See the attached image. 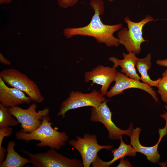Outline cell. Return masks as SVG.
Here are the masks:
<instances>
[{
	"label": "cell",
	"instance_id": "24",
	"mask_svg": "<svg viewBox=\"0 0 167 167\" xmlns=\"http://www.w3.org/2000/svg\"><path fill=\"white\" fill-rule=\"evenodd\" d=\"M0 62L5 65H9L11 64V62L5 58L1 53H0Z\"/></svg>",
	"mask_w": 167,
	"mask_h": 167
},
{
	"label": "cell",
	"instance_id": "1",
	"mask_svg": "<svg viewBox=\"0 0 167 167\" xmlns=\"http://www.w3.org/2000/svg\"><path fill=\"white\" fill-rule=\"evenodd\" d=\"M90 5L94 11L90 23L87 25L79 28H67L63 31L67 39L75 36L81 35L93 37L99 43H103L110 47H117L120 44L118 38L115 37L114 32L121 29V23L108 25L104 24L100 16L104 13V3L102 0H90Z\"/></svg>",
	"mask_w": 167,
	"mask_h": 167
},
{
	"label": "cell",
	"instance_id": "16",
	"mask_svg": "<svg viewBox=\"0 0 167 167\" xmlns=\"http://www.w3.org/2000/svg\"><path fill=\"white\" fill-rule=\"evenodd\" d=\"M15 144L14 141L9 142L6 149V156L0 164V167H22L30 163L29 159L22 156L15 151Z\"/></svg>",
	"mask_w": 167,
	"mask_h": 167
},
{
	"label": "cell",
	"instance_id": "21",
	"mask_svg": "<svg viewBox=\"0 0 167 167\" xmlns=\"http://www.w3.org/2000/svg\"><path fill=\"white\" fill-rule=\"evenodd\" d=\"M58 4L60 7L67 8L75 5L79 0H57Z\"/></svg>",
	"mask_w": 167,
	"mask_h": 167
},
{
	"label": "cell",
	"instance_id": "17",
	"mask_svg": "<svg viewBox=\"0 0 167 167\" xmlns=\"http://www.w3.org/2000/svg\"><path fill=\"white\" fill-rule=\"evenodd\" d=\"M151 54L149 53L144 58H138L135 65L139 72L141 75L140 80L150 87H157L160 78L156 80H152L148 73V71L151 67Z\"/></svg>",
	"mask_w": 167,
	"mask_h": 167
},
{
	"label": "cell",
	"instance_id": "6",
	"mask_svg": "<svg viewBox=\"0 0 167 167\" xmlns=\"http://www.w3.org/2000/svg\"><path fill=\"white\" fill-rule=\"evenodd\" d=\"M37 105L34 102L27 109L18 106L9 108L10 113L21 124V131L24 133L32 132L40 126L43 117L49 115L48 108H45L37 112Z\"/></svg>",
	"mask_w": 167,
	"mask_h": 167
},
{
	"label": "cell",
	"instance_id": "22",
	"mask_svg": "<svg viewBox=\"0 0 167 167\" xmlns=\"http://www.w3.org/2000/svg\"><path fill=\"white\" fill-rule=\"evenodd\" d=\"M120 162L117 167H131L132 165L130 161L121 158L119 159Z\"/></svg>",
	"mask_w": 167,
	"mask_h": 167
},
{
	"label": "cell",
	"instance_id": "19",
	"mask_svg": "<svg viewBox=\"0 0 167 167\" xmlns=\"http://www.w3.org/2000/svg\"><path fill=\"white\" fill-rule=\"evenodd\" d=\"M162 76L157 87V92L160 95L162 101L166 102L167 101V69L162 73Z\"/></svg>",
	"mask_w": 167,
	"mask_h": 167
},
{
	"label": "cell",
	"instance_id": "23",
	"mask_svg": "<svg viewBox=\"0 0 167 167\" xmlns=\"http://www.w3.org/2000/svg\"><path fill=\"white\" fill-rule=\"evenodd\" d=\"M159 141H161L162 138L167 134V121H166V124L164 127L159 129Z\"/></svg>",
	"mask_w": 167,
	"mask_h": 167
},
{
	"label": "cell",
	"instance_id": "28",
	"mask_svg": "<svg viewBox=\"0 0 167 167\" xmlns=\"http://www.w3.org/2000/svg\"><path fill=\"white\" fill-rule=\"evenodd\" d=\"M114 0H109V1L110 2H112Z\"/></svg>",
	"mask_w": 167,
	"mask_h": 167
},
{
	"label": "cell",
	"instance_id": "11",
	"mask_svg": "<svg viewBox=\"0 0 167 167\" xmlns=\"http://www.w3.org/2000/svg\"><path fill=\"white\" fill-rule=\"evenodd\" d=\"M117 71L115 68L101 65L97 66L91 71H85L84 81H92L91 86L94 84L101 86L100 90L103 96L106 95L111 83L114 81Z\"/></svg>",
	"mask_w": 167,
	"mask_h": 167
},
{
	"label": "cell",
	"instance_id": "10",
	"mask_svg": "<svg viewBox=\"0 0 167 167\" xmlns=\"http://www.w3.org/2000/svg\"><path fill=\"white\" fill-rule=\"evenodd\" d=\"M114 85L108 91L106 95L108 98L122 94L125 90L130 88L139 89L149 94L156 102H159L156 92L147 84L126 76L119 72H117Z\"/></svg>",
	"mask_w": 167,
	"mask_h": 167
},
{
	"label": "cell",
	"instance_id": "2",
	"mask_svg": "<svg viewBox=\"0 0 167 167\" xmlns=\"http://www.w3.org/2000/svg\"><path fill=\"white\" fill-rule=\"evenodd\" d=\"M48 115L43 117L42 123L36 130L31 133L18 131L15 134L17 139L28 142L31 140L40 141L36 146L39 147L48 146L58 150L65 145L69 137L65 132H59L54 129L49 122Z\"/></svg>",
	"mask_w": 167,
	"mask_h": 167
},
{
	"label": "cell",
	"instance_id": "5",
	"mask_svg": "<svg viewBox=\"0 0 167 167\" xmlns=\"http://www.w3.org/2000/svg\"><path fill=\"white\" fill-rule=\"evenodd\" d=\"M105 100L100 91L95 89L88 93L72 91L69 93V97L61 103L57 115L63 118L66 112L71 109L88 106L97 108Z\"/></svg>",
	"mask_w": 167,
	"mask_h": 167
},
{
	"label": "cell",
	"instance_id": "20",
	"mask_svg": "<svg viewBox=\"0 0 167 167\" xmlns=\"http://www.w3.org/2000/svg\"><path fill=\"white\" fill-rule=\"evenodd\" d=\"M12 129L9 127H0V157L4 158L5 157L6 150L2 146V144L4 138L5 137H8L11 135Z\"/></svg>",
	"mask_w": 167,
	"mask_h": 167
},
{
	"label": "cell",
	"instance_id": "7",
	"mask_svg": "<svg viewBox=\"0 0 167 167\" xmlns=\"http://www.w3.org/2000/svg\"><path fill=\"white\" fill-rule=\"evenodd\" d=\"M76 140L72 139L69 144L75 148L80 153L84 167H89L95 160L98 152L102 149L110 150L113 146L102 145L98 143L96 135L86 133L83 137H76Z\"/></svg>",
	"mask_w": 167,
	"mask_h": 167
},
{
	"label": "cell",
	"instance_id": "3",
	"mask_svg": "<svg viewBox=\"0 0 167 167\" xmlns=\"http://www.w3.org/2000/svg\"><path fill=\"white\" fill-rule=\"evenodd\" d=\"M155 20L149 15L138 22L131 21L128 17H125L124 21L127 24L128 29L123 28L119 31L118 36L120 44L123 45L128 52H132L135 54H139L142 43L148 42L142 36L143 28L148 22Z\"/></svg>",
	"mask_w": 167,
	"mask_h": 167
},
{
	"label": "cell",
	"instance_id": "27",
	"mask_svg": "<svg viewBox=\"0 0 167 167\" xmlns=\"http://www.w3.org/2000/svg\"><path fill=\"white\" fill-rule=\"evenodd\" d=\"M13 0H0V4L1 5L8 4L11 3Z\"/></svg>",
	"mask_w": 167,
	"mask_h": 167
},
{
	"label": "cell",
	"instance_id": "26",
	"mask_svg": "<svg viewBox=\"0 0 167 167\" xmlns=\"http://www.w3.org/2000/svg\"><path fill=\"white\" fill-rule=\"evenodd\" d=\"M165 107L167 110V105H165ZM160 117L164 119L165 121H167V113L164 111V113L161 114Z\"/></svg>",
	"mask_w": 167,
	"mask_h": 167
},
{
	"label": "cell",
	"instance_id": "12",
	"mask_svg": "<svg viewBox=\"0 0 167 167\" xmlns=\"http://www.w3.org/2000/svg\"><path fill=\"white\" fill-rule=\"evenodd\" d=\"M6 84L0 77V101L2 105L9 108L31 102V98L24 92L16 88L9 87Z\"/></svg>",
	"mask_w": 167,
	"mask_h": 167
},
{
	"label": "cell",
	"instance_id": "13",
	"mask_svg": "<svg viewBox=\"0 0 167 167\" xmlns=\"http://www.w3.org/2000/svg\"><path fill=\"white\" fill-rule=\"evenodd\" d=\"M141 131V129L139 127L133 129L132 133L129 136L131 139L130 144L136 152L144 154L148 160L156 163L159 161L160 157L158 151L160 141L158 140L155 145L152 147H146L142 145L139 141V135Z\"/></svg>",
	"mask_w": 167,
	"mask_h": 167
},
{
	"label": "cell",
	"instance_id": "8",
	"mask_svg": "<svg viewBox=\"0 0 167 167\" xmlns=\"http://www.w3.org/2000/svg\"><path fill=\"white\" fill-rule=\"evenodd\" d=\"M29 157L30 163L35 167H82V162L76 159H71L51 148L44 153L32 154L23 151Z\"/></svg>",
	"mask_w": 167,
	"mask_h": 167
},
{
	"label": "cell",
	"instance_id": "4",
	"mask_svg": "<svg viewBox=\"0 0 167 167\" xmlns=\"http://www.w3.org/2000/svg\"><path fill=\"white\" fill-rule=\"evenodd\" d=\"M0 77L11 87L23 92L38 103L42 102L44 97L36 84L26 75L14 68L4 69L0 73Z\"/></svg>",
	"mask_w": 167,
	"mask_h": 167
},
{
	"label": "cell",
	"instance_id": "9",
	"mask_svg": "<svg viewBox=\"0 0 167 167\" xmlns=\"http://www.w3.org/2000/svg\"><path fill=\"white\" fill-rule=\"evenodd\" d=\"M108 101V99L106 100L97 108H91L90 120L93 122H100L103 124L108 131V136L110 139H119L123 135L129 136L134 129L132 122H131L127 130H123L118 127L112 120V113L107 104Z\"/></svg>",
	"mask_w": 167,
	"mask_h": 167
},
{
	"label": "cell",
	"instance_id": "25",
	"mask_svg": "<svg viewBox=\"0 0 167 167\" xmlns=\"http://www.w3.org/2000/svg\"><path fill=\"white\" fill-rule=\"evenodd\" d=\"M156 63L159 66L167 67V59L157 60Z\"/></svg>",
	"mask_w": 167,
	"mask_h": 167
},
{
	"label": "cell",
	"instance_id": "15",
	"mask_svg": "<svg viewBox=\"0 0 167 167\" xmlns=\"http://www.w3.org/2000/svg\"><path fill=\"white\" fill-rule=\"evenodd\" d=\"M120 144L117 148L113 149L112 153L113 157L112 160L109 161H103L97 155L95 160L92 163L93 167H108L118 159L124 158L126 156H134L136 155V152L131 144H126L122 139H120Z\"/></svg>",
	"mask_w": 167,
	"mask_h": 167
},
{
	"label": "cell",
	"instance_id": "18",
	"mask_svg": "<svg viewBox=\"0 0 167 167\" xmlns=\"http://www.w3.org/2000/svg\"><path fill=\"white\" fill-rule=\"evenodd\" d=\"M9 108L0 104V127L14 126L19 122L12 117Z\"/></svg>",
	"mask_w": 167,
	"mask_h": 167
},
{
	"label": "cell",
	"instance_id": "29",
	"mask_svg": "<svg viewBox=\"0 0 167 167\" xmlns=\"http://www.w3.org/2000/svg\"><path fill=\"white\" fill-rule=\"evenodd\" d=\"M166 104H167V101L166 102Z\"/></svg>",
	"mask_w": 167,
	"mask_h": 167
},
{
	"label": "cell",
	"instance_id": "14",
	"mask_svg": "<svg viewBox=\"0 0 167 167\" xmlns=\"http://www.w3.org/2000/svg\"><path fill=\"white\" fill-rule=\"evenodd\" d=\"M123 59L120 60L116 57L112 56L108 60L113 63V67L116 68L120 66L122 68L121 72L130 78L140 81V77L136 72L135 65L138 58L132 52H129L126 54L122 53Z\"/></svg>",
	"mask_w": 167,
	"mask_h": 167
}]
</instances>
